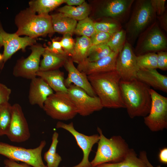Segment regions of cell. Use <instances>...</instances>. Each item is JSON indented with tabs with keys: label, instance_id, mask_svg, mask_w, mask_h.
<instances>
[{
	"label": "cell",
	"instance_id": "47",
	"mask_svg": "<svg viewBox=\"0 0 167 167\" xmlns=\"http://www.w3.org/2000/svg\"><path fill=\"white\" fill-rule=\"evenodd\" d=\"M4 63L2 59V54H0V69H2L3 68Z\"/></svg>",
	"mask_w": 167,
	"mask_h": 167
},
{
	"label": "cell",
	"instance_id": "44",
	"mask_svg": "<svg viewBox=\"0 0 167 167\" xmlns=\"http://www.w3.org/2000/svg\"><path fill=\"white\" fill-rule=\"evenodd\" d=\"M158 158L159 161L162 163H167V148H164L160 151L158 155Z\"/></svg>",
	"mask_w": 167,
	"mask_h": 167
},
{
	"label": "cell",
	"instance_id": "16",
	"mask_svg": "<svg viewBox=\"0 0 167 167\" xmlns=\"http://www.w3.org/2000/svg\"><path fill=\"white\" fill-rule=\"evenodd\" d=\"M134 0H111L105 2L99 11L103 16L113 18L121 24L129 15Z\"/></svg>",
	"mask_w": 167,
	"mask_h": 167
},
{
	"label": "cell",
	"instance_id": "38",
	"mask_svg": "<svg viewBox=\"0 0 167 167\" xmlns=\"http://www.w3.org/2000/svg\"><path fill=\"white\" fill-rule=\"evenodd\" d=\"M157 58V68L163 71L167 70V52L165 51L158 52Z\"/></svg>",
	"mask_w": 167,
	"mask_h": 167
},
{
	"label": "cell",
	"instance_id": "42",
	"mask_svg": "<svg viewBox=\"0 0 167 167\" xmlns=\"http://www.w3.org/2000/svg\"><path fill=\"white\" fill-rule=\"evenodd\" d=\"M156 19L158 21V24L160 27L167 32V12L166 11L162 15L157 16Z\"/></svg>",
	"mask_w": 167,
	"mask_h": 167
},
{
	"label": "cell",
	"instance_id": "19",
	"mask_svg": "<svg viewBox=\"0 0 167 167\" xmlns=\"http://www.w3.org/2000/svg\"><path fill=\"white\" fill-rule=\"evenodd\" d=\"M53 93V90L41 78L36 77L31 80L28 95L31 105H37L43 109L48 97Z\"/></svg>",
	"mask_w": 167,
	"mask_h": 167
},
{
	"label": "cell",
	"instance_id": "8",
	"mask_svg": "<svg viewBox=\"0 0 167 167\" xmlns=\"http://www.w3.org/2000/svg\"><path fill=\"white\" fill-rule=\"evenodd\" d=\"M134 52L137 56L150 52L165 51L166 38L156 20L138 37Z\"/></svg>",
	"mask_w": 167,
	"mask_h": 167
},
{
	"label": "cell",
	"instance_id": "4",
	"mask_svg": "<svg viewBox=\"0 0 167 167\" xmlns=\"http://www.w3.org/2000/svg\"><path fill=\"white\" fill-rule=\"evenodd\" d=\"M97 131L100 139L93 159L90 162L92 167H96L105 163H115L122 161L129 148L125 140L120 135H114L110 138L105 137L101 129L98 127Z\"/></svg>",
	"mask_w": 167,
	"mask_h": 167
},
{
	"label": "cell",
	"instance_id": "36",
	"mask_svg": "<svg viewBox=\"0 0 167 167\" xmlns=\"http://www.w3.org/2000/svg\"><path fill=\"white\" fill-rule=\"evenodd\" d=\"M44 157L47 167H58L62 161L61 157L57 153H50L47 151L44 154Z\"/></svg>",
	"mask_w": 167,
	"mask_h": 167
},
{
	"label": "cell",
	"instance_id": "32",
	"mask_svg": "<svg viewBox=\"0 0 167 167\" xmlns=\"http://www.w3.org/2000/svg\"><path fill=\"white\" fill-rule=\"evenodd\" d=\"M157 55L150 52L137 56L138 66L139 69H156Z\"/></svg>",
	"mask_w": 167,
	"mask_h": 167
},
{
	"label": "cell",
	"instance_id": "21",
	"mask_svg": "<svg viewBox=\"0 0 167 167\" xmlns=\"http://www.w3.org/2000/svg\"><path fill=\"white\" fill-rule=\"evenodd\" d=\"M36 76L43 79L55 92H67V88L64 84V73L59 69L39 71Z\"/></svg>",
	"mask_w": 167,
	"mask_h": 167
},
{
	"label": "cell",
	"instance_id": "31",
	"mask_svg": "<svg viewBox=\"0 0 167 167\" xmlns=\"http://www.w3.org/2000/svg\"><path fill=\"white\" fill-rule=\"evenodd\" d=\"M112 52L106 44L92 46L86 59L90 62L96 61L106 57Z\"/></svg>",
	"mask_w": 167,
	"mask_h": 167
},
{
	"label": "cell",
	"instance_id": "17",
	"mask_svg": "<svg viewBox=\"0 0 167 167\" xmlns=\"http://www.w3.org/2000/svg\"><path fill=\"white\" fill-rule=\"evenodd\" d=\"M118 53L112 51L106 57L94 62H90L86 59L78 64L77 68L87 75L115 70Z\"/></svg>",
	"mask_w": 167,
	"mask_h": 167
},
{
	"label": "cell",
	"instance_id": "25",
	"mask_svg": "<svg viewBox=\"0 0 167 167\" xmlns=\"http://www.w3.org/2000/svg\"><path fill=\"white\" fill-rule=\"evenodd\" d=\"M96 167H147L140 158H138L133 149H129L124 158L121 161L115 163H105Z\"/></svg>",
	"mask_w": 167,
	"mask_h": 167
},
{
	"label": "cell",
	"instance_id": "23",
	"mask_svg": "<svg viewBox=\"0 0 167 167\" xmlns=\"http://www.w3.org/2000/svg\"><path fill=\"white\" fill-rule=\"evenodd\" d=\"M50 15L54 32L71 35L74 32L77 24L76 20L60 12Z\"/></svg>",
	"mask_w": 167,
	"mask_h": 167
},
{
	"label": "cell",
	"instance_id": "29",
	"mask_svg": "<svg viewBox=\"0 0 167 167\" xmlns=\"http://www.w3.org/2000/svg\"><path fill=\"white\" fill-rule=\"evenodd\" d=\"M126 40V31L122 29L111 35L106 44L112 51L119 53L123 47Z\"/></svg>",
	"mask_w": 167,
	"mask_h": 167
},
{
	"label": "cell",
	"instance_id": "9",
	"mask_svg": "<svg viewBox=\"0 0 167 167\" xmlns=\"http://www.w3.org/2000/svg\"><path fill=\"white\" fill-rule=\"evenodd\" d=\"M149 92L152 102L149 114L144 117V122L150 131L156 132L167 128V98L152 88Z\"/></svg>",
	"mask_w": 167,
	"mask_h": 167
},
{
	"label": "cell",
	"instance_id": "24",
	"mask_svg": "<svg viewBox=\"0 0 167 167\" xmlns=\"http://www.w3.org/2000/svg\"><path fill=\"white\" fill-rule=\"evenodd\" d=\"M92 46L90 38L84 36L77 38L70 57L73 62L80 63L87 58Z\"/></svg>",
	"mask_w": 167,
	"mask_h": 167
},
{
	"label": "cell",
	"instance_id": "11",
	"mask_svg": "<svg viewBox=\"0 0 167 167\" xmlns=\"http://www.w3.org/2000/svg\"><path fill=\"white\" fill-rule=\"evenodd\" d=\"M30 49L31 53L28 57L17 61L13 68L14 76L31 80L36 77V73L39 71L40 58L45 48L41 44H36L31 46Z\"/></svg>",
	"mask_w": 167,
	"mask_h": 167
},
{
	"label": "cell",
	"instance_id": "26",
	"mask_svg": "<svg viewBox=\"0 0 167 167\" xmlns=\"http://www.w3.org/2000/svg\"><path fill=\"white\" fill-rule=\"evenodd\" d=\"M60 13L66 16L77 20H82L89 15L90 11L89 5L86 2L77 6L65 5L58 9Z\"/></svg>",
	"mask_w": 167,
	"mask_h": 167
},
{
	"label": "cell",
	"instance_id": "3",
	"mask_svg": "<svg viewBox=\"0 0 167 167\" xmlns=\"http://www.w3.org/2000/svg\"><path fill=\"white\" fill-rule=\"evenodd\" d=\"M15 23L18 28L15 33L19 36L24 35L36 38L54 32L51 15H36L29 8L16 15Z\"/></svg>",
	"mask_w": 167,
	"mask_h": 167
},
{
	"label": "cell",
	"instance_id": "28",
	"mask_svg": "<svg viewBox=\"0 0 167 167\" xmlns=\"http://www.w3.org/2000/svg\"><path fill=\"white\" fill-rule=\"evenodd\" d=\"M12 105L7 102L0 105V136L6 135L11 118Z\"/></svg>",
	"mask_w": 167,
	"mask_h": 167
},
{
	"label": "cell",
	"instance_id": "40",
	"mask_svg": "<svg viewBox=\"0 0 167 167\" xmlns=\"http://www.w3.org/2000/svg\"><path fill=\"white\" fill-rule=\"evenodd\" d=\"M46 48L49 51L53 53L62 54L66 53L63 49L60 42L54 40H52L50 45L47 47Z\"/></svg>",
	"mask_w": 167,
	"mask_h": 167
},
{
	"label": "cell",
	"instance_id": "20",
	"mask_svg": "<svg viewBox=\"0 0 167 167\" xmlns=\"http://www.w3.org/2000/svg\"><path fill=\"white\" fill-rule=\"evenodd\" d=\"M136 78L150 87L167 92V76L159 73L156 69H139Z\"/></svg>",
	"mask_w": 167,
	"mask_h": 167
},
{
	"label": "cell",
	"instance_id": "15",
	"mask_svg": "<svg viewBox=\"0 0 167 167\" xmlns=\"http://www.w3.org/2000/svg\"><path fill=\"white\" fill-rule=\"evenodd\" d=\"M36 42V38L28 36L21 37L15 33L6 32L3 29L0 22V48L3 47L2 56L4 63L18 50L22 49L24 51L27 46H31Z\"/></svg>",
	"mask_w": 167,
	"mask_h": 167
},
{
	"label": "cell",
	"instance_id": "14",
	"mask_svg": "<svg viewBox=\"0 0 167 167\" xmlns=\"http://www.w3.org/2000/svg\"><path fill=\"white\" fill-rule=\"evenodd\" d=\"M6 135L11 141L16 143L25 142L30 137L28 122L19 104L12 105L11 120Z\"/></svg>",
	"mask_w": 167,
	"mask_h": 167
},
{
	"label": "cell",
	"instance_id": "6",
	"mask_svg": "<svg viewBox=\"0 0 167 167\" xmlns=\"http://www.w3.org/2000/svg\"><path fill=\"white\" fill-rule=\"evenodd\" d=\"M52 118L66 121L78 114L76 108L67 92H55L49 96L42 109Z\"/></svg>",
	"mask_w": 167,
	"mask_h": 167
},
{
	"label": "cell",
	"instance_id": "34",
	"mask_svg": "<svg viewBox=\"0 0 167 167\" xmlns=\"http://www.w3.org/2000/svg\"><path fill=\"white\" fill-rule=\"evenodd\" d=\"M72 35L67 34L63 35V36L60 41L64 52L69 57L72 52L75 45V43Z\"/></svg>",
	"mask_w": 167,
	"mask_h": 167
},
{
	"label": "cell",
	"instance_id": "46",
	"mask_svg": "<svg viewBox=\"0 0 167 167\" xmlns=\"http://www.w3.org/2000/svg\"><path fill=\"white\" fill-rule=\"evenodd\" d=\"M85 2L84 0H65V3L67 5L72 6L73 5L79 6Z\"/></svg>",
	"mask_w": 167,
	"mask_h": 167
},
{
	"label": "cell",
	"instance_id": "13",
	"mask_svg": "<svg viewBox=\"0 0 167 167\" xmlns=\"http://www.w3.org/2000/svg\"><path fill=\"white\" fill-rule=\"evenodd\" d=\"M56 127L64 129L69 132L74 137L83 152V157L81 161L76 165L69 167H92L89 160V156L92 147L99 140V135L95 134L88 136L80 133L75 130L72 122L67 124L58 121L56 124Z\"/></svg>",
	"mask_w": 167,
	"mask_h": 167
},
{
	"label": "cell",
	"instance_id": "27",
	"mask_svg": "<svg viewBox=\"0 0 167 167\" xmlns=\"http://www.w3.org/2000/svg\"><path fill=\"white\" fill-rule=\"evenodd\" d=\"M64 3L65 0H32L29 2V8L38 15H47Z\"/></svg>",
	"mask_w": 167,
	"mask_h": 167
},
{
	"label": "cell",
	"instance_id": "48",
	"mask_svg": "<svg viewBox=\"0 0 167 167\" xmlns=\"http://www.w3.org/2000/svg\"><path fill=\"white\" fill-rule=\"evenodd\" d=\"M4 167H8L7 166L5 165Z\"/></svg>",
	"mask_w": 167,
	"mask_h": 167
},
{
	"label": "cell",
	"instance_id": "35",
	"mask_svg": "<svg viewBox=\"0 0 167 167\" xmlns=\"http://www.w3.org/2000/svg\"><path fill=\"white\" fill-rule=\"evenodd\" d=\"M110 36L104 32L96 31L90 38L92 46L106 44Z\"/></svg>",
	"mask_w": 167,
	"mask_h": 167
},
{
	"label": "cell",
	"instance_id": "41",
	"mask_svg": "<svg viewBox=\"0 0 167 167\" xmlns=\"http://www.w3.org/2000/svg\"><path fill=\"white\" fill-rule=\"evenodd\" d=\"M59 135L57 132H54L53 133L52 138V141L50 146L47 151L48 152L51 153H56V149L58 144V138Z\"/></svg>",
	"mask_w": 167,
	"mask_h": 167
},
{
	"label": "cell",
	"instance_id": "37",
	"mask_svg": "<svg viewBox=\"0 0 167 167\" xmlns=\"http://www.w3.org/2000/svg\"><path fill=\"white\" fill-rule=\"evenodd\" d=\"M152 7L156 16L162 15L166 11L165 0H150Z\"/></svg>",
	"mask_w": 167,
	"mask_h": 167
},
{
	"label": "cell",
	"instance_id": "2",
	"mask_svg": "<svg viewBox=\"0 0 167 167\" xmlns=\"http://www.w3.org/2000/svg\"><path fill=\"white\" fill-rule=\"evenodd\" d=\"M88 78L103 108H125L120 87L121 78L116 70L89 75Z\"/></svg>",
	"mask_w": 167,
	"mask_h": 167
},
{
	"label": "cell",
	"instance_id": "45",
	"mask_svg": "<svg viewBox=\"0 0 167 167\" xmlns=\"http://www.w3.org/2000/svg\"><path fill=\"white\" fill-rule=\"evenodd\" d=\"M146 152L144 151H141L139 153V157L146 164L147 167H155L153 166L148 160ZM156 167H161L160 165Z\"/></svg>",
	"mask_w": 167,
	"mask_h": 167
},
{
	"label": "cell",
	"instance_id": "43",
	"mask_svg": "<svg viewBox=\"0 0 167 167\" xmlns=\"http://www.w3.org/2000/svg\"><path fill=\"white\" fill-rule=\"evenodd\" d=\"M4 164L8 167H31L30 165L24 163L19 164L12 160L9 159L5 160L3 161Z\"/></svg>",
	"mask_w": 167,
	"mask_h": 167
},
{
	"label": "cell",
	"instance_id": "18",
	"mask_svg": "<svg viewBox=\"0 0 167 167\" xmlns=\"http://www.w3.org/2000/svg\"><path fill=\"white\" fill-rule=\"evenodd\" d=\"M64 66L68 72L67 77L64 80V84L67 88L71 84L82 88L91 96H96L89 82L87 75L76 68L71 58L69 57Z\"/></svg>",
	"mask_w": 167,
	"mask_h": 167
},
{
	"label": "cell",
	"instance_id": "1",
	"mask_svg": "<svg viewBox=\"0 0 167 167\" xmlns=\"http://www.w3.org/2000/svg\"><path fill=\"white\" fill-rule=\"evenodd\" d=\"M119 85L125 108L130 118L148 115L152 102L150 87L137 78L127 81L120 80Z\"/></svg>",
	"mask_w": 167,
	"mask_h": 167
},
{
	"label": "cell",
	"instance_id": "12",
	"mask_svg": "<svg viewBox=\"0 0 167 167\" xmlns=\"http://www.w3.org/2000/svg\"><path fill=\"white\" fill-rule=\"evenodd\" d=\"M137 62V56L131 44L126 40L119 52L116 64L115 70L121 80L127 81L136 78L139 70Z\"/></svg>",
	"mask_w": 167,
	"mask_h": 167
},
{
	"label": "cell",
	"instance_id": "7",
	"mask_svg": "<svg viewBox=\"0 0 167 167\" xmlns=\"http://www.w3.org/2000/svg\"><path fill=\"white\" fill-rule=\"evenodd\" d=\"M46 144L45 140L34 148H26L0 142V155L15 161H20L33 167H47L44 163L42 151Z\"/></svg>",
	"mask_w": 167,
	"mask_h": 167
},
{
	"label": "cell",
	"instance_id": "10",
	"mask_svg": "<svg viewBox=\"0 0 167 167\" xmlns=\"http://www.w3.org/2000/svg\"><path fill=\"white\" fill-rule=\"evenodd\" d=\"M67 93L72 100L78 114L89 116L103 108L99 98L89 95L84 90L71 84L67 88Z\"/></svg>",
	"mask_w": 167,
	"mask_h": 167
},
{
	"label": "cell",
	"instance_id": "5",
	"mask_svg": "<svg viewBox=\"0 0 167 167\" xmlns=\"http://www.w3.org/2000/svg\"><path fill=\"white\" fill-rule=\"evenodd\" d=\"M156 18L150 0L136 1L126 26V40L131 44L134 43L140 35L156 20Z\"/></svg>",
	"mask_w": 167,
	"mask_h": 167
},
{
	"label": "cell",
	"instance_id": "33",
	"mask_svg": "<svg viewBox=\"0 0 167 167\" xmlns=\"http://www.w3.org/2000/svg\"><path fill=\"white\" fill-rule=\"evenodd\" d=\"M94 26L96 31L104 32L110 35L122 29L121 24L116 21L94 22Z\"/></svg>",
	"mask_w": 167,
	"mask_h": 167
},
{
	"label": "cell",
	"instance_id": "39",
	"mask_svg": "<svg viewBox=\"0 0 167 167\" xmlns=\"http://www.w3.org/2000/svg\"><path fill=\"white\" fill-rule=\"evenodd\" d=\"M11 92V89L0 82V105L9 102Z\"/></svg>",
	"mask_w": 167,
	"mask_h": 167
},
{
	"label": "cell",
	"instance_id": "22",
	"mask_svg": "<svg viewBox=\"0 0 167 167\" xmlns=\"http://www.w3.org/2000/svg\"><path fill=\"white\" fill-rule=\"evenodd\" d=\"M43 58L40 61L39 71H47L58 69L64 66L68 58L66 53L58 54L49 51L46 48L42 54Z\"/></svg>",
	"mask_w": 167,
	"mask_h": 167
},
{
	"label": "cell",
	"instance_id": "30",
	"mask_svg": "<svg viewBox=\"0 0 167 167\" xmlns=\"http://www.w3.org/2000/svg\"><path fill=\"white\" fill-rule=\"evenodd\" d=\"M94 22L88 17L79 21L74 31L76 34L90 38L96 32Z\"/></svg>",
	"mask_w": 167,
	"mask_h": 167
}]
</instances>
